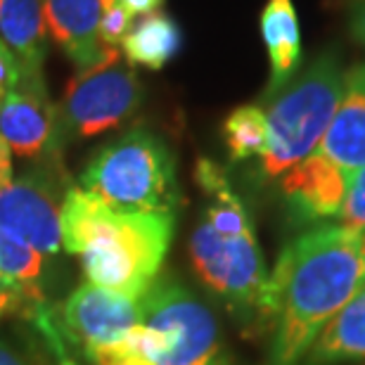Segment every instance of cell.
<instances>
[{"mask_svg": "<svg viewBox=\"0 0 365 365\" xmlns=\"http://www.w3.org/2000/svg\"><path fill=\"white\" fill-rule=\"evenodd\" d=\"M365 280V232L318 225L294 237L268 275L259 320L273 332L266 365H299Z\"/></svg>", "mask_w": 365, "mask_h": 365, "instance_id": "1", "label": "cell"}, {"mask_svg": "<svg viewBox=\"0 0 365 365\" xmlns=\"http://www.w3.org/2000/svg\"><path fill=\"white\" fill-rule=\"evenodd\" d=\"M62 247L76 254L98 287L140 299L162 268L173 216L112 209L81 187L62 202Z\"/></svg>", "mask_w": 365, "mask_h": 365, "instance_id": "2", "label": "cell"}, {"mask_svg": "<svg viewBox=\"0 0 365 365\" xmlns=\"http://www.w3.org/2000/svg\"><path fill=\"white\" fill-rule=\"evenodd\" d=\"M81 190L119 211L173 216L176 162L162 138L133 128L95 152L81 173Z\"/></svg>", "mask_w": 365, "mask_h": 365, "instance_id": "3", "label": "cell"}, {"mask_svg": "<svg viewBox=\"0 0 365 365\" xmlns=\"http://www.w3.org/2000/svg\"><path fill=\"white\" fill-rule=\"evenodd\" d=\"M344 88V69L334 53H320L277 91L268 105V145L261 171L268 178L282 176L318 150L332 123Z\"/></svg>", "mask_w": 365, "mask_h": 365, "instance_id": "4", "label": "cell"}, {"mask_svg": "<svg viewBox=\"0 0 365 365\" xmlns=\"http://www.w3.org/2000/svg\"><path fill=\"white\" fill-rule=\"evenodd\" d=\"M143 100L140 78L119 50H112L105 60L81 69L64 88L62 102L55 107L53 148L69 140L93 138L116 128L135 112Z\"/></svg>", "mask_w": 365, "mask_h": 365, "instance_id": "5", "label": "cell"}, {"mask_svg": "<svg viewBox=\"0 0 365 365\" xmlns=\"http://www.w3.org/2000/svg\"><path fill=\"white\" fill-rule=\"evenodd\" d=\"M190 257L197 275L216 294L247 316H261L268 273L254 230L230 237L202 221L190 240Z\"/></svg>", "mask_w": 365, "mask_h": 365, "instance_id": "6", "label": "cell"}, {"mask_svg": "<svg viewBox=\"0 0 365 365\" xmlns=\"http://www.w3.org/2000/svg\"><path fill=\"white\" fill-rule=\"evenodd\" d=\"M140 302V325L166 339L159 365H209L216 354V320L207 306L176 282L150 284Z\"/></svg>", "mask_w": 365, "mask_h": 365, "instance_id": "7", "label": "cell"}, {"mask_svg": "<svg viewBox=\"0 0 365 365\" xmlns=\"http://www.w3.org/2000/svg\"><path fill=\"white\" fill-rule=\"evenodd\" d=\"M55 162L50 169L43 166L17 180L12 178L0 192V228L34 247L41 257L57 254L62 247V171H55Z\"/></svg>", "mask_w": 365, "mask_h": 365, "instance_id": "8", "label": "cell"}, {"mask_svg": "<svg viewBox=\"0 0 365 365\" xmlns=\"http://www.w3.org/2000/svg\"><path fill=\"white\" fill-rule=\"evenodd\" d=\"M64 323L78 344L95 356L140 325V302L88 282L69 297Z\"/></svg>", "mask_w": 365, "mask_h": 365, "instance_id": "9", "label": "cell"}, {"mask_svg": "<svg viewBox=\"0 0 365 365\" xmlns=\"http://www.w3.org/2000/svg\"><path fill=\"white\" fill-rule=\"evenodd\" d=\"M282 197L294 223H316L339 216L349 178L320 152H313L282 173Z\"/></svg>", "mask_w": 365, "mask_h": 365, "instance_id": "10", "label": "cell"}, {"mask_svg": "<svg viewBox=\"0 0 365 365\" xmlns=\"http://www.w3.org/2000/svg\"><path fill=\"white\" fill-rule=\"evenodd\" d=\"M0 138L19 157H41L50 152L55 138V105L46 83L24 81L0 105Z\"/></svg>", "mask_w": 365, "mask_h": 365, "instance_id": "11", "label": "cell"}, {"mask_svg": "<svg viewBox=\"0 0 365 365\" xmlns=\"http://www.w3.org/2000/svg\"><path fill=\"white\" fill-rule=\"evenodd\" d=\"M316 152L330 159L346 178L365 166V62L344 74L337 112Z\"/></svg>", "mask_w": 365, "mask_h": 365, "instance_id": "12", "label": "cell"}, {"mask_svg": "<svg viewBox=\"0 0 365 365\" xmlns=\"http://www.w3.org/2000/svg\"><path fill=\"white\" fill-rule=\"evenodd\" d=\"M46 26L53 41L78 69H88L112 53L100 43V0H43Z\"/></svg>", "mask_w": 365, "mask_h": 365, "instance_id": "13", "label": "cell"}, {"mask_svg": "<svg viewBox=\"0 0 365 365\" xmlns=\"http://www.w3.org/2000/svg\"><path fill=\"white\" fill-rule=\"evenodd\" d=\"M0 38L17 60L24 81H43L48 26L43 0H0Z\"/></svg>", "mask_w": 365, "mask_h": 365, "instance_id": "14", "label": "cell"}, {"mask_svg": "<svg viewBox=\"0 0 365 365\" xmlns=\"http://www.w3.org/2000/svg\"><path fill=\"white\" fill-rule=\"evenodd\" d=\"M259 29L271 60V81L264 95L271 100L289 83L302 64V29L292 0H268L261 10Z\"/></svg>", "mask_w": 365, "mask_h": 365, "instance_id": "15", "label": "cell"}, {"mask_svg": "<svg viewBox=\"0 0 365 365\" xmlns=\"http://www.w3.org/2000/svg\"><path fill=\"white\" fill-rule=\"evenodd\" d=\"M365 361V280L349 304L323 327L299 365H341Z\"/></svg>", "mask_w": 365, "mask_h": 365, "instance_id": "16", "label": "cell"}, {"mask_svg": "<svg viewBox=\"0 0 365 365\" xmlns=\"http://www.w3.org/2000/svg\"><path fill=\"white\" fill-rule=\"evenodd\" d=\"M121 50L130 67L140 64L148 69H162L171 60H176L182 50V29L166 12L145 14L130 26Z\"/></svg>", "mask_w": 365, "mask_h": 365, "instance_id": "17", "label": "cell"}, {"mask_svg": "<svg viewBox=\"0 0 365 365\" xmlns=\"http://www.w3.org/2000/svg\"><path fill=\"white\" fill-rule=\"evenodd\" d=\"M223 138L232 162L264 157L268 145L266 112L257 105H242L232 109L223 121Z\"/></svg>", "mask_w": 365, "mask_h": 365, "instance_id": "18", "label": "cell"}, {"mask_svg": "<svg viewBox=\"0 0 365 365\" xmlns=\"http://www.w3.org/2000/svg\"><path fill=\"white\" fill-rule=\"evenodd\" d=\"M43 257L34 247L0 228V273L14 282H31L41 275Z\"/></svg>", "mask_w": 365, "mask_h": 365, "instance_id": "19", "label": "cell"}, {"mask_svg": "<svg viewBox=\"0 0 365 365\" xmlns=\"http://www.w3.org/2000/svg\"><path fill=\"white\" fill-rule=\"evenodd\" d=\"M339 225L365 232V166L349 178L346 197L339 211Z\"/></svg>", "mask_w": 365, "mask_h": 365, "instance_id": "20", "label": "cell"}, {"mask_svg": "<svg viewBox=\"0 0 365 365\" xmlns=\"http://www.w3.org/2000/svg\"><path fill=\"white\" fill-rule=\"evenodd\" d=\"M21 81V69L14 55L10 53V48L5 46L3 38H0V105L3 100L10 95Z\"/></svg>", "mask_w": 365, "mask_h": 365, "instance_id": "21", "label": "cell"}, {"mask_svg": "<svg viewBox=\"0 0 365 365\" xmlns=\"http://www.w3.org/2000/svg\"><path fill=\"white\" fill-rule=\"evenodd\" d=\"M349 29L359 46L365 48V0H351L349 7Z\"/></svg>", "mask_w": 365, "mask_h": 365, "instance_id": "22", "label": "cell"}, {"mask_svg": "<svg viewBox=\"0 0 365 365\" xmlns=\"http://www.w3.org/2000/svg\"><path fill=\"white\" fill-rule=\"evenodd\" d=\"M12 152L7 148V143L0 138V192L12 182Z\"/></svg>", "mask_w": 365, "mask_h": 365, "instance_id": "23", "label": "cell"}, {"mask_svg": "<svg viewBox=\"0 0 365 365\" xmlns=\"http://www.w3.org/2000/svg\"><path fill=\"white\" fill-rule=\"evenodd\" d=\"M166 0H121V5L126 7L130 14H152V12H159Z\"/></svg>", "mask_w": 365, "mask_h": 365, "instance_id": "24", "label": "cell"}, {"mask_svg": "<svg viewBox=\"0 0 365 365\" xmlns=\"http://www.w3.org/2000/svg\"><path fill=\"white\" fill-rule=\"evenodd\" d=\"M0 365H26V363L21 361L3 339H0Z\"/></svg>", "mask_w": 365, "mask_h": 365, "instance_id": "25", "label": "cell"}]
</instances>
